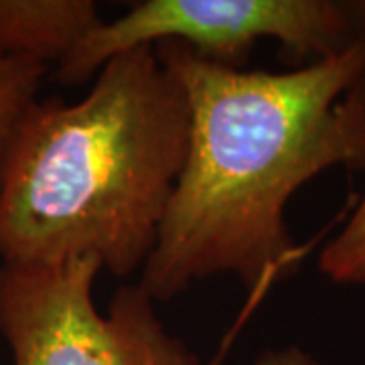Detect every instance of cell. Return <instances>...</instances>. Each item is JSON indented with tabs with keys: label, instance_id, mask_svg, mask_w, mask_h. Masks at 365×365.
Listing matches in <instances>:
<instances>
[{
	"label": "cell",
	"instance_id": "6da1fadb",
	"mask_svg": "<svg viewBox=\"0 0 365 365\" xmlns=\"http://www.w3.org/2000/svg\"><path fill=\"white\" fill-rule=\"evenodd\" d=\"M189 104V143L140 287L153 300L232 274L266 290L299 258L290 197L331 167H365V41L292 71L230 69L163 41Z\"/></svg>",
	"mask_w": 365,
	"mask_h": 365
},
{
	"label": "cell",
	"instance_id": "7a4b0ae2",
	"mask_svg": "<svg viewBox=\"0 0 365 365\" xmlns=\"http://www.w3.org/2000/svg\"><path fill=\"white\" fill-rule=\"evenodd\" d=\"M189 143L179 79L144 45L78 100H37L0 182V264L96 258L130 276L155 252Z\"/></svg>",
	"mask_w": 365,
	"mask_h": 365
},
{
	"label": "cell",
	"instance_id": "277c9868",
	"mask_svg": "<svg viewBox=\"0 0 365 365\" xmlns=\"http://www.w3.org/2000/svg\"><path fill=\"white\" fill-rule=\"evenodd\" d=\"M262 39L278 41L302 66L355 43L343 0H144L91 29L51 71L63 86L83 83L120 53L163 41L182 43L215 66L244 69Z\"/></svg>",
	"mask_w": 365,
	"mask_h": 365
},
{
	"label": "cell",
	"instance_id": "9c48e42d",
	"mask_svg": "<svg viewBox=\"0 0 365 365\" xmlns=\"http://www.w3.org/2000/svg\"><path fill=\"white\" fill-rule=\"evenodd\" d=\"M349 16L353 39L365 41V0H343Z\"/></svg>",
	"mask_w": 365,
	"mask_h": 365
},
{
	"label": "cell",
	"instance_id": "5b68a950",
	"mask_svg": "<svg viewBox=\"0 0 365 365\" xmlns=\"http://www.w3.org/2000/svg\"><path fill=\"white\" fill-rule=\"evenodd\" d=\"M100 23L93 0H0V61L53 69Z\"/></svg>",
	"mask_w": 365,
	"mask_h": 365
},
{
	"label": "cell",
	"instance_id": "8992f818",
	"mask_svg": "<svg viewBox=\"0 0 365 365\" xmlns=\"http://www.w3.org/2000/svg\"><path fill=\"white\" fill-rule=\"evenodd\" d=\"M51 69L33 61H0V182L26 112L39 100Z\"/></svg>",
	"mask_w": 365,
	"mask_h": 365
},
{
	"label": "cell",
	"instance_id": "3957f363",
	"mask_svg": "<svg viewBox=\"0 0 365 365\" xmlns=\"http://www.w3.org/2000/svg\"><path fill=\"white\" fill-rule=\"evenodd\" d=\"M96 258L0 264V335L14 365H199L140 284L93 302Z\"/></svg>",
	"mask_w": 365,
	"mask_h": 365
},
{
	"label": "cell",
	"instance_id": "52a82bcc",
	"mask_svg": "<svg viewBox=\"0 0 365 365\" xmlns=\"http://www.w3.org/2000/svg\"><path fill=\"white\" fill-rule=\"evenodd\" d=\"M319 270L335 284L365 287V193L339 234L323 248Z\"/></svg>",
	"mask_w": 365,
	"mask_h": 365
},
{
	"label": "cell",
	"instance_id": "30bf717a",
	"mask_svg": "<svg viewBox=\"0 0 365 365\" xmlns=\"http://www.w3.org/2000/svg\"><path fill=\"white\" fill-rule=\"evenodd\" d=\"M232 335H234V333H232ZM232 335H230L227 339L223 341L222 353H217V357H215V359H213V361H211V364H209V365H222V359H223V355H225V349H227V343H230V339H232Z\"/></svg>",
	"mask_w": 365,
	"mask_h": 365
},
{
	"label": "cell",
	"instance_id": "ba28073f",
	"mask_svg": "<svg viewBox=\"0 0 365 365\" xmlns=\"http://www.w3.org/2000/svg\"><path fill=\"white\" fill-rule=\"evenodd\" d=\"M256 365H319L313 355L299 347H282V349H266L258 357Z\"/></svg>",
	"mask_w": 365,
	"mask_h": 365
}]
</instances>
